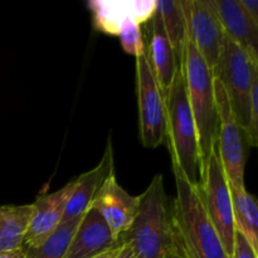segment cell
Returning <instances> with one entry per match:
<instances>
[{"mask_svg":"<svg viewBox=\"0 0 258 258\" xmlns=\"http://www.w3.org/2000/svg\"><path fill=\"white\" fill-rule=\"evenodd\" d=\"M155 12L160 17L166 37L174 49L178 70L183 73L186 45L189 43L188 19L183 0H158Z\"/></svg>","mask_w":258,"mask_h":258,"instance_id":"17","label":"cell"},{"mask_svg":"<svg viewBox=\"0 0 258 258\" xmlns=\"http://www.w3.org/2000/svg\"><path fill=\"white\" fill-rule=\"evenodd\" d=\"M149 22H150V42H149V48H146V55L159 88L165 96L175 78V75L178 73V64H176L173 47L166 37L163 23L156 12Z\"/></svg>","mask_w":258,"mask_h":258,"instance_id":"16","label":"cell"},{"mask_svg":"<svg viewBox=\"0 0 258 258\" xmlns=\"http://www.w3.org/2000/svg\"><path fill=\"white\" fill-rule=\"evenodd\" d=\"M224 35L258 63V27L251 22L238 0H208Z\"/></svg>","mask_w":258,"mask_h":258,"instance_id":"15","label":"cell"},{"mask_svg":"<svg viewBox=\"0 0 258 258\" xmlns=\"http://www.w3.org/2000/svg\"><path fill=\"white\" fill-rule=\"evenodd\" d=\"M136 93L141 144L148 149H156L165 144V101L146 52L136 58Z\"/></svg>","mask_w":258,"mask_h":258,"instance_id":"7","label":"cell"},{"mask_svg":"<svg viewBox=\"0 0 258 258\" xmlns=\"http://www.w3.org/2000/svg\"><path fill=\"white\" fill-rule=\"evenodd\" d=\"M115 258H135V256H134L133 249L127 243L120 242V247H118L117 254Z\"/></svg>","mask_w":258,"mask_h":258,"instance_id":"24","label":"cell"},{"mask_svg":"<svg viewBox=\"0 0 258 258\" xmlns=\"http://www.w3.org/2000/svg\"><path fill=\"white\" fill-rule=\"evenodd\" d=\"M238 3L251 22L258 27V0H238Z\"/></svg>","mask_w":258,"mask_h":258,"instance_id":"23","label":"cell"},{"mask_svg":"<svg viewBox=\"0 0 258 258\" xmlns=\"http://www.w3.org/2000/svg\"><path fill=\"white\" fill-rule=\"evenodd\" d=\"M118 247H120V244H118V246L116 247V248L111 249V251L106 252V253L101 254V256H97V257H95V258H115V257H116V254H117Z\"/></svg>","mask_w":258,"mask_h":258,"instance_id":"26","label":"cell"},{"mask_svg":"<svg viewBox=\"0 0 258 258\" xmlns=\"http://www.w3.org/2000/svg\"><path fill=\"white\" fill-rule=\"evenodd\" d=\"M112 174H115V164H113L112 144L108 141L98 165L75 179V188L66 206L62 222L85 216L92 208L103 184Z\"/></svg>","mask_w":258,"mask_h":258,"instance_id":"12","label":"cell"},{"mask_svg":"<svg viewBox=\"0 0 258 258\" xmlns=\"http://www.w3.org/2000/svg\"><path fill=\"white\" fill-rule=\"evenodd\" d=\"M214 90L218 111L217 150L229 185H244L247 148L249 146L246 135L232 113L226 91L217 78H214Z\"/></svg>","mask_w":258,"mask_h":258,"instance_id":"8","label":"cell"},{"mask_svg":"<svg viewBox=\"0 0 258 258\" xmlns=\"http://www.w3.org/2000/svg\"><path fill=\"white\" fill-rule=\"evenodd\" d=\"M32 216V204L0 207V252L14 251L24 246Z\"/></svg>","mask_w":258,"mask_h":258,"instance_id":"19","label":"cell"},{"mask_svg":"<svg viewBox=\"0 0 258 258\" xmlns=\"http://www.w3.org/2000/svg\"><path fill=\"white\" fill-rule=\"evenodd\" d=\"M120 244L110 227L96 209L91 208L81 219L63 258H95Z\"/></svg>","mask_w":258,"mask_h":258,"instance_id":"13","label":"cell"},{"mask_svg":"<svg viewBox=\"0 0 258 258\" xmlns=\"http://www.w3.org/2000/svg\"><path fill=\"white\" fill-rule=\"evenodd\" d=\"M213 76L223 86L232 113L247 140L249 131V98L252 83L258 76V63L226 37Z\"/></svg>","mask_w":258,"mask_h":258,"instance_id":"5","label":"cell"},{"mask_svg":"<svg viewBox=\"0 0 258 258\" xmlns=\"http://www.w3.org/2000/svg\"><path fill=\"white\" fill-rule=\"evenodd\" d=\"M92 208L102 216L115 238L120 239L135 219L139 208V196L128 194L117 183L115 174H112L103 184Z\"/></svg>","mask_w":258,"mask_h":258,"instance_id":"10","label":"cell"},{"mask_svg":"<svg viewBox=\"0 0 258 258\" xmlns=\"http://www.w3.org/2000/svg\"><path fill=\"white\" fill-rule=\"evenodd\" d=\"M165 101V144L173 170L183 174L191 184L199 181V151L197 128L189 106L185 81L180 71L175 75Z\"/></svg>","mask_w":258,"mask_h":258,"instance_id":"4","label":"cell"},{"mask_svg":"<svg viewBox=\"0 0 258 258\" xmlns=\"http://www.w3.org/2000/svg\"><path fill=\"white\" fill-rule=\"evenodd\" d=\"M80 218L64 221L39 244L24 247L25 258H63L81 223Z\"/></svg>","mask_w":258,"mask_h":258,"instance_id":"20","label":"cell"},{"mask_svg":"<svg viewBox=\"0 0 258 258\" xmlns=\"http://www.w3.org/2000/svg\"><path fill=\"white\" fill-rule=\"evenodd\" d=\"M183 5L188 19L189 42L213 72L226 38L223 29L208 0H183Z\"/></svg>","mask_w":258,"mask_h":258,"instance_id":"9","label":"cell"},{"mask_svg":"<svg viewBox=\"0 0 258 258\" xmlns=\"http://www.w3.org/2000/svg\"><path fill=\"white\" fill-rule=\"evenodd\" d=\"M183 76L189 106L197 128L199 151V175L206 168L209 156L217 145L218 111H217L214 76L197 48L186 45Z\"/></svg>","mask_w":258,"mask_h":258,"instance_id":"3","label":"cell"},{"mask_svg":"<svg viewBox=\"0 0 258 258\" xmlns=\"http://www.w3.org/2000/svg\"><path fill=\"white\" fill-rule=\"evenodd\" d=\"M88 9L92 13L93 25L100 32L117 35L123 22L134 19L141 23L149 22L155 14V0H135V2H110L92 0L88 2Z\"/></svg>","mask_w":258,"mask_h":258,"instance_id":"14","label":"cell"},{"mask_svg":"<svg viewBox=\"0 0 258 258\" xmlns=\"http://www.w3.org/2000/svg\"><path fill=\"white\" fill-rule=\"evenodd\" d=\"M0 258H25V249L24 247L19 249L8 252H0Z\"/></svg>","mask_w":258,"mask_h":258,"instance_id":"25","label":"cell"},{"mask_svg":"<svg viewBox=\"0 0 258 258\" xmlns=\"http://www.w3.org/2000/svg\"><path fill=\"white\" fill-rule=\"evenodd\" d=\"M117 35L120 38L121 47L125 50V53L136 58L145 54L146 47L144 44L141 28L136 20L127 19L126 22H123L118 29Z\"/></svg>","mask_w":258,"mask_h":258,"instance_id":"21","label":"cell"},{"mask_svg":"<svg viewBox=\"0 0 258 258\" xmlns=\"http://www.w3.org/2000/svg\"><path fill=\"white\" fill-rule=\"evenodd\" d=\"M231 258H258L257 254L252 251L248 242L237 231L236 236H234V246Z\"/></svg>","mask_w":258,"mask_h":258,"instance_id":"22","label":"cell"},{"mask_svg":"<svg viewBox=\"0 0 258 258\" xmlns=\"http://www.w3.org/2000/svg\"><path fill=\"white\" fill-rule=\"evenodd\" d=\"M173 171L176 191L173 213L179 258H231L204 211L198 184H191L183 174Z\"/></svg>","mask_w":258,"mask_h":258,"instance_id":"2","label":"cell"},{"mask_svg":"<svg viewBox=\"0 0 258 258\" xmlns=\"http://www.w3.org/2000/svg\"><path fill=\"white\" fill-rule=\"evenodd\" d=\"M75 183L72 180L57 191L38 196L34 203H32V216L23 247L39 244L62 223L66 206L75 188Z\"/></svg>","mask_w":258,"mask_h":258,"instance_id":"11","label":"cell"},{"mask_svg":"<svg viewBox=\"0 0 258 258\" xmlns=\"http://www.w3.org/2000/svg\"><path fill=\"white\" fill-rule=\"evenodd\" d=\"M198 190L209 221L216 228L227 253L232 257L236 236L233 207L229 184L217 145L207 161L206 168L199 175Z\"/></svg>","mask_w":258,"mask_h":258,"instance_id":"6","label":"cell"},{"mask_svg":"<svg viewBox=\"0 0 258 258\" xmlns=\"http://www.w3.org/2000/svg\"><path fill=\"white\" fill-rule=\"evenodd\" d=\"M234 228L244 237L258 256V203L244 185H229Z\"/></svg>","mask_w":258,"mask_h":258,"instance_id":"18","label":"cell"},{"mask_svg":"<svg viewBox=\"0 0 258 258\" xmlns=\"http://www.w3.org/2000/svg\"><path fill=\"white\" fill-rule=\"evenodd\" d=\"M158 174L141 196L133 224L118 242L127 243L135 258H179L173 198L166 194Z\"/></svg>","mask_w":258,"mask_h":258,"instance_id":"1","label":"cell"}]
</instances>
